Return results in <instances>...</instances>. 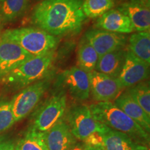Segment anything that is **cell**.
<instances>
[{
	"mask_svg": "<svg viewBox=\"0 0 150 150\" xmlns=\"http://www.w3.org/2000/svg\"><path fill=\"white\" fill-rule=\"evenodd\" d=\"M83 0H41L31 20L35 27L56 37L79 33L86 20Z\"/></svg>",
	"mask_w": 150,
	"mask_h": 150,
	"instance_id": "1",
	"label": "cell"
},
{
	"mask_svg": "<svg viewBox=\"0 0 150 150\" xmlns=\"http://www.w3.org/2000/svg\"><path fill=\"white\" fill-rule=\"evenodd\" d=\"M93 117L108 128L127 134L140 145L149 142V136L140 125L112 102H101L89 106Z\"/></svg>",
	"mask_w": 150,
	"mask_h": 150,
	"instance_id": "2",
	"label": "cell"
},
{
	"mask_svg": "<svg viewBox=\"0 0 150 150\" xmlns=\"http://www.w3.org/2000/svg\"><path fill=\"white\" fill-rule=\"evenodd\" d=\"M56 51L25 61L6 75L0 84L13 90L23 89L50 75L55 59Z\"/></svg>",
	"mask_w": 150,
	"mask_h": 150,
	"instance_id": "3",
	"label": "cell"
},
{
	"mask_svg": "<svg viewBox=\"0 0 150 150\" xmlns=\"http://www.w3.org/2000/svg\"><path fill=\"white\" fill-rule=\"evenodd\" d=\"M1 39L11 41L33 56L56 51L59 37L54 36L36 27H22L6 30Z\"/></svg>",
	"mask_w": 150,
	"mask_h": 150,
	"instance_id": "4",
	"label": "cell"
},
{
	"mask_svg": "<svg viewBox=\"0 0 150 150\" xmlns=\"http://www.w3.org/2000/svg\"><path fill=\"white\" fill-rule=\"evenodd\" d=\"M52 83L50 75L24 88L11 102L16 122L26 117L40 101Z\"/></svg>",
	"mask_w": 150,
	"mask_h": 150,
	"instance_id": "5",
	"label": "cell"
},
{
	"mask_svg": "<svg viewBox=\"0 0 150 150\" xmlns=\"http://www.w3.org/2000/svg\"><path fill=\"white\" fill-rule=\"evenodd\" d=\"M67 108V95L59 91L50 97L35 112L30 127L45 133L63 119Z\"/></svg>",
	"mask_w": 150,
	"mask_h": 150,
	"instance_id": "6",
	"label": "cell"
},
{
	"mask_svg": "<svg viewBox=\"0 0 150 150\" xmlns=\"http://www.w3.org/2000/svg\"><path fill=\"white\" fill-rule=\"evenodd\" d=\"M64 120L74 138L81 141H83L94 132L104 133L108 128L95 120L89 106L86 105L73 106L67 111Z\"/></svg>",
	"mask_w": 150,
	"mask_h": 150,
	"instance_id": "7",
	"label": "cell"
},
{
	"mask_svg": "<svg viewBox=\"0 0 150 150\" xmlns=\"http://www.w3.org/2000/svg\"><path fill=\"white\" fill-rule=\"evenodd\" d=\"M84 37L99 56L125 49L129 38L127 35L110 32L95 28L88 30Z\"/></svg>",
	"mask_w": 150,
	"mask_h": 150,
	"instance_id": "8",
	"label": "cell"
},
{
	"mask_svg": "<svg viewBox=\"0 0 150 150\" xmlns=\"http://www.w3.org/2000/svg\"><path fill=\"white\" fill-rule=\"evenodd\" d=\"M90 92L97 102H111L120 95L123 88L117 79L94 70L88 73Z\"/></svg>",
	"mask_w": 150,
	"mask_h": 150,
	"instance_id": "9",
	"label": "cell"
},
{
	"mask_svg": "<svg viewBox=\"0 0 150 150\" xmlns=\"http://www.w3.org/2000/svg\"><path fill=\"white\" fill-rule=\"evenodd\" d=\"M149 64L136 57L127 50L124 63L118 81L122 88L132 87L149 77Z\"/></svg>",
	"mask_w": 150,
	"mask_h": 150,
	"instance_id": "10",
	"label": "cell"
},
{
	"mask_svg": "<svg viewBox=\"0 0 150 150\" xmlns=\"http://www.w3.org/2000/svg\"><path fill=\"white\" fill-rule=\"evenodd\" d=\"M60 81L70 92L71 96L78 101H85L90 97L88 73L77 66L71 67L62 72Z\"/></svg>",
	"mask_w": 150,
	"mask_h": 150,
	"instance_id": "11",
	"label": "cell"
},
{
	"mask_svg": "<svg viewBox=\"0 0 150 150\" xmlns=\"http://www.w3.org/2000/svg\"><path fill=\"white\" fill-rule=\"evenodd\" d=\"M16 43L1 39L0 41V83L11 71L33 58Z\"/></svg>",
	"mask_w": 150,
	"mask_h": 150,
	"instance_id": "12",
	"label": "cell"
},
{
	"mask_svg": "<svg viewBox=\"0 0 150 150\" xmlns=\"http://www.w3.org/2000/svg\"><path fill=\"white\" fill-rule=\"evenodd\" d=\"M95 28L125 35L134 31L129 18L117 8L110 9L97 18Z\"/></svg>",
	"mask_w": 150,
	"mask_h": 150,
	"instance_id": "13",
	"label": "cell"
},
{
	"mask_svg": "<svg viewBox=\"0 0 150 150\" xmlns=\"http://www.w3.org/2000/svg\"><path fill=\"white\" fill-rule=\"evenodd\" d=\"M44 138L48 150H69L76 142L68 125L63 119L45 132Z\"/></svg>",
	"mask_w": 150,
	"mask_h": 150,
	"instance_id": "14",
	"label": "cell"
},
{
	"mask_svg": "<svg viewBox=\"0 0 150 150\" xmlns=\"http://www.w3.org/2000/svg\"><path fill=\"white\" fill-rule=\"evenodd\" d=\"M114 104L120 108L129 117L140 125L146 132L150 131V116L135 102L127 92L122 93L115 99Z\"/></svg>",
	"mask_w": 150,
	"mask_h": 150,
	"instance_id": "15",
	"label": "cell"
},
{
	"mask_svg": "<svg viewBox=\"0 0 150 150\" xmlns=\"http://www.w3.org/2000/svg\"><path fill=\"white\" fill-rule=\"evenodd\" d=\"M129 18L137 32L149 31L150 10L149 8L138 4L128 1L120 4L117 8Z\"/></svg>",
	"mask_w": 150,
	"mask_h": 150,
	"instance_id": "16",
	"label": "cell"
},
{
	"mask_svg": "<svg viewBox=\"0 0 150 150\" xmlns=\"http://www.w3.org/2000/svg\"><path fill=\"white\" fill-rule=\"evenodd\" d=\"M127 50H116L100 56L95 67V71L110 77H119L125 61Z\"/></svg>",
	"mask_w": 150,
	"mask_h": 150,
	"instance_id": "17",
	"label": "cell"
},
{
	"mask_svg": "<svg viewBox=\"0 0 150 150\" xmlns=\"http://www.w3.org/2000/svg\"><path fill=\"white\" fill-rule=\"evenodd\" d=\"M103 150H148L146 145H140L127 134L108 128L104 133Z\"/></svg>",
	"mask_w": 150,
	"mask_h": 150,
	"instance_id": "18",
	"label": "cell"
},
{
	"mask_svg": "<svg viewBox=\"0 0 150 150\" xmlns=\"http://www.w3.org/2000/svg\"><path fill=\"white\" fill-rule=\"evenodd\" d=\"M127 50L150 64V32H136L128 38Z\"/></svg>",
	"mask_w": 150,
	"mask_h": 150,
	"instance_id": "19",
	"label": "cell"
},
{
	"mask_svg": "<svg viewBox=\"0 0 150 150\" xmlns=\"http://www.w3.org/2000/svg\"><path fill=\"white\" fill-rule=\"evenodd\" d=\"M29 0H0V20L12 22L22 18L29 8Z\"/></svg>",
	"mask_w": 150,
	"mask_h": 150,
	"instance_id": "20",
	"label": "cell"
},
{
	"mask_svg": "<svg viewBox=\"0 0 150 150\" xmlns=\"http://www.w3.org/2000/svg\"><path fill=\"white\" fill-rule=\"evenodd\" d=\"M99 56L84 36L80 40L77 50V65L89 73L95 70Z\"/></svg>",
	"mask_w": 150,
	"mask_h": 150,
	"instance_id": "21",
	"label": "cell"
},
{
	"mask_svg": "<svg viewBox=\"0 0 150 150\" xmlns=\"http://www.w3.org/2000/svg\"><path fill=\"white\" fill-rule=\"evenodd\" d=\"M14 150H48L44 133L29 127L24 136L16 143Z\"/></svg>",
	"mask_w": 150,
	"mask_h": 150,
	"instance_id": "22",
	"label": "cell"
},
{
	"mask_svg": "<svg viewBox=\"0 0 150 150\" xmlns=\"http://www.w3.org/2000/svg\"><path fill=\"white\" fill-rule=\"evenodd\" d=\"M115 0H83L82 11L86 18L95 19L113 8Z\"/></svg>",
	"mask_w": 150,
	"mask_h": 150,
	"instance_id": "23",
	"label": "cell"
},
{
	"mask_svg": "<svg viewBox=\"0 0 150 150\" xmlns=\"http://www.w3.org/2000/svg\"><path fill=\"white\" fill-rule=\"evenodd\" d=\"M132 99L150 116V88L149 82L144 81L126 91Z\"/></svg>",
	"mask_w": 150,
	"mask_h": 150,
	"instance_id": "24",
	"label": "cell"
},
{
	"mask_svg": "<svg viewBox=\"0 0 150 150\" xmlns=\"http://www.w3.org/2000/svg\"><path fill=\"white\" fill-rule=\"evenodd\" d=\"M16 123L10 101L0 100V135Z\"/></svg>",
	"mask_w": 150,
	"mask_h": 150,
	"instance_id": "25",
	"label": "cell"
},
{
	"mask_svg": "<svg viewBox=\"0 0 150 150\" xmlns=\"http://www.w3.org/2000/svg\"><path fill=\"white\" fill-rule=\"evenodd\" d=\"M104 133L103 132H94L88 136L83 140V143L88 147H101L102 149L104 144Z\"/></svg>",
	"mask_w": 150,
	"mask_h": 150,
	"instance_id": "26",
	"label": "cell"
},
{
	"mask_svg": "<svg viewBox=\"0 0 150 150\" xmlns=\"http://www.w3.org/2000/svg\"><path fill=\"white\" fill-rule=\"evenodd\" d=\"M16 142L5 136H0V150H14Z\"/></svg>",
	"mask_w": 150,
	"mask_h": 150,
	"instance_id": "27",
	"label": "cell"
},
{
	"mask_svg": "<svg viewBox=\"0 0 150 150\" xmlns=\"http://www.w3.org/2000/svg\"><path fill=\"white\" fill-rule=\"evenodd\" d=\"M130 1L138 4L143 6L147 7V8H149L150 0H130Z\"/></svg>",
	"mask_w": 150,
	"mask_h": 150,
	"instance_id": "28",
	"label": "cell"
},
{
	"mask_svg": "<svg viewBox=\"0 0 150 150\" xmlns=\"http://www.w3.org/2000/svg\"><path fill=\"white\" fill-rule=\"evenodd\" d=\"M69 150H86V146L84 145V144L82 143H75L74 145L70 147V149Z\"/></svg>",
	"mask_w": 150,
	"mask_h": 150,
	"instance_id": "29",
	"label": "cell"
},
{
	"mask_svg": "<svg viewBox=\"0 0 150 150\" xmlns=\"http://www.w3.org/2000/svg\"><path fill=\"white\" fill-rule=\"evenodd\" d=\"M86 146V145H85ZM86 150H103L101 147H88L86 146Z\"/></svg>",
	"mask_w": 150,
	"mask_h": 150,
	"instance_id": "30",
	"label": "cell"
},
{
	"mask_svg": "<svg viewBox=\"0 0 150 150\" xmlns=\"http://www.w3.org/2000/svg\"><path fill=\"white\" fill-rule=\"evenodd\" d=\"M1 36H0V41H1Z\"/></svg>",
	"mask_w": 150,
	"mask_h": 150,
	"instance_id": "31",
	"label": "cell"
},
{
	"mask_svg": "<svg viewBox=\"0 0 150 150\" xmlns=\"http://www.w3.org/2000/svg\"><path fill=\"white\" fill-rule=\"evenodd\" d=\"M38 1H39V0H38Z\"/></svg>",
	"mask_w": 150,
	"mask_h": 150,
	"instance_id": "32",
	"label": "cell"
}]
</instances>
